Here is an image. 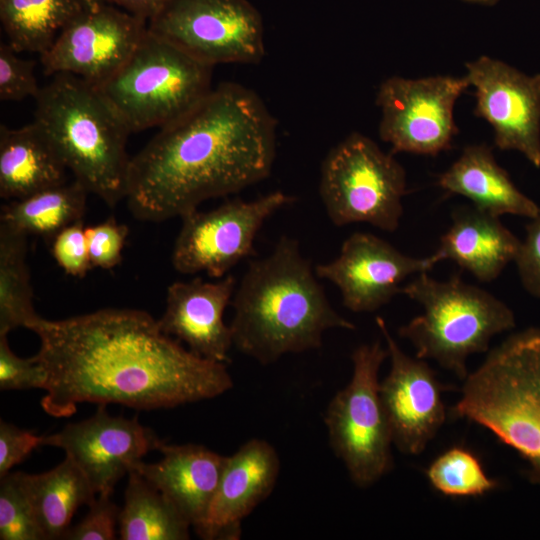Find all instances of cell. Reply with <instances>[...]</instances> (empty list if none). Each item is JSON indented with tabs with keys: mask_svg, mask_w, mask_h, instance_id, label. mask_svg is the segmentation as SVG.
Segmentation results:
<instances>
[{
	"mask_svg": "<svg viewBox=\"0 0 540 540\" xmlns=\"http://www.w3.org/2000/svg\"><path fill=\"white\" fill-rule=\"evenodd\" d=\"M45 380L46 373L34 357H18L9 347L7 335H0V390L42 389Z\"/></svg>",
	"mask_w": 540,
	"mask_h": 540,
	"instance_id": "35",
	"label": "cell"
},
{
	"mask_svg": "<svg viewBox=\"0 0 540 540\" xmlns=\"http://www.w3.org/2000/svg\"><path fill=\"white\" fill-rule=\"evenodd\" d=\"M469 86L465 76L387 78L376 96L380 138L391 145L392 153L435 156L448 150L458 132L454 106Z\"/></svg>",
	"mask_w": 540,
	"mask_h": 540,
	"instance_id": "12",
	"label": "cell"
},
{
	"mask_svg": "<svg viewBox=\"0 0 540 540\" xmlns=\"http://www.w3.org/2000/svg\"><path fill=\"white\" fill-rule=\"evenodd\" d=\"M294 198L273 191L252 201L227 200L209 211L195 210L182 219L171 263L181 274L206 273L220 279L254 255V242L264 222Z\"/></svg>",
	"mask_w": 540,
	"mask_h": 540,
	"instance_id": "11",
	"label": "cell"
},
{
	"mask_svg": "<svg viewBox=\"0 0 540 540\" xmlns=\"http://www.w3.org/2000/svg\"><path fill=\"white\" fill-rule=\"evenodd\" d=\"M523 288L540 298V209L526 226V235L514 261Z\"/></svg>",
	"mask_w": 540,
	"mask_h": 540,
	"instance_id": "36",
	"label": "cell"
},
{
	"mask_svg": "<svg viewBox=\"0 0 540 540\" xmlns=\"http://www.w3.org/2000/svg\"><path fill=\"white\" fill-rule=\"evenodd\" d=\"M437 184L446 192L466 197L478 210L497 217L516 215L531 219L540 209L516 187L484 144L467 146L439 176Z\"/></svg>",
	"mask_w": 540,
	"mask_h": 540,
	"instance_id": "22",
	"label": "cell"
},
{
	"mask_svg": "<svg viewBox=\"0 0 540 540\" xmlns=\"http://www.w3.org/2000/svg\"><path fill=\"white\" fill-rule=\"evenodd\" d=\"M434 490L451 498L483 496L498 487L480 459L469 449L453 446L438 455L426 469Z\"/></svg>",
	"mask_w": 540,
	"mask_h": 540,
	"instance_id": "29",
	"label": "cell"
},
{
	"mask_svg": "<svg viewBox=\"0 0 540 540\" xmlns=\"http://www.w3.org/2000/svg\"><path fill=\"white\" fill-rule=\"evenodd\" d=\"M275 155L276 121L261 98L221 83L131 157L125 199L139 220L182 218L266 179Z\"/></svg>",
	"mask_w": 540,
	"mask_h": 540,
	"instance_id": "2",
	"label": "cell"
},
{
	"mask_svg": "<svg viewBox=\"0 0 540 540\" xmlns=\"http://www.w3.org/2000/svg\"><path fill=\"white\" fill-rule=\"evenodd\" d=\"M191 524L160 491L132 469L119 515L121 540H187Z\"/></svg>",
	"mask_w": 540,
	"mask_h": 540,
	"instance_id": "26",
	"label": "cell"
},
{
	"mask_svg": "<svg viewBox=\"0 0 540 540\" xmlns=\"http://www.w3.org/2000/svg\"><path fill=\"white\" fill-rule=\"evenodd\" d=\"M465 77L475 88V114L493 128L496 147L518 151L540 168V73L481 56L466 63Z\"/></svg>",
	"mask_w": 540,
	"mask_h": 540,
	"instance_id": "14",
	"label": "cell"
},
{
	"mask_svg": "<svg viewBox=\"0 0 540 540\" xmlns=\"http://www.w3.org/2000/svg\"><path fill=\"white\" fill-rule=\"evenodd\" d=\"M15 475L46 540L62 539L77 509L97 497L87 477L67 456L47 472L17 471Z\"/></svg>",
	"mask_w": 540,
	"mask_h": 540,
	"instance_id": "24",
	"label": "cell"
},
{
	"mask_svg": "<svg viewBox=\"0 0 540 540\" xmlns=\"http://www.w3.org/2000/svg\"><path fill=\"white\" fill-rule=\"evenodd\" d=\"M28 236L0 225V335L30 328L41 317L33 305Z\"/></svg>",
	"mask_w": 540,
	"mask_h": 540,
	"instance_id": "28",
	"label": "cell"
},
{
	"mask_svg": "<svg viewBox=\"0 0 540 540\" xmlns=\"http://www.w3.org/2000/svg\"><path fill=\"white\" fill-rule=\"evenodd\" d=\"M66 166L33 121L0 126V197L16 200L66 182Z\"/></svg>",
	"mask_w": 540,
	"mask_h": 540,
	"instance_id": "23",
	"label": "cell"
},
{
	"mask_svg": "<svg viewBox=\"0 0 540 540\" xmlns=\"http://www.w3.org/2000/svg\"><path fill=\"white\" fill-rule=\"evenodd\" d=\"M452 222L432 254L435 260H451L480 282L498 278L515 261L521 240L499 217L473 207H458Z\"/></svg>",
	"mask_w": 540,
	"mask_h": 540,
	"instance_id": "21",
	"label": "cell"
},
{
	"mask_svg": "<svg viewBox=\"0 0 540 540\" xmlns=\"http://www.w3.org/2000/svg\"><path fill=\"white\" fill-rule=\"evenodd\" d=\"M30 330L40 340L33 357L46 373L41 407L56 418L71 416L84 402L165 409L212 399L233 387L225 363L186 349L142 310L40 317Z\"/></svg>",
	"mask_w": 540,
	"mask_h": 540,
	"instance_id": "1",
	"label": "cell"
},
{
	"mask_svg": "<svg viewBox=\"0 0 540 540\" xmlns=\"http://www.w3.org/2000/svg\"><path fill=\"white\" fill-rule=\"evenodd\" d=\"M169 0H109L130 14L145 20L152 19Z\"/></svg>",
	"mask_w": 540,
	"mask_h": 540,
	"instance_id": "38",
	"label": "cell"
},
{
	"mask_svg": "<svg viewBox=\"0 0 540 540\" xmlns=\"http://www.w3.org/2000/svg\"><path fill=\"white\" fill-rule=\"evenodd\" d=\"M316 278L298 240L287 235L269 255L251 260L231 302L233 346L269 365L286 354L320 348L329 329L355 330Z\"/></svg>",
	"mask_w": 540,
	"mask_h": 540,
	"instance_id": "3",
	"label": "cell"
},
{
	"mask_svg": "<svg viewBox=\"0 0 540 540\" xmlns=\"http://www.w3.org/2000/svg\"><path fill=\"white\" fill-rule=\"evenodd\" d=\"M99 404L95 414L44 435L42 445L62 449L98 494L111 495L119 480L162 443L137 417L113 416Z\"/></svg>",
	"mask_w": 540,
	"mask_h": 540,
	"instance_id": "16",
	"label": "cell"
},
{
	"mask_svg": "<svg viewBox=\"0 0 540 540\" xmlns=\"http://www.w3.org/2000/svg\"><path fill=\"white\" fill-rule=\"evenodd\" d=\"M406 186V172L393 155L357 132L334 146L321 165L319 195L328 218L338 227L367 223L396 231Z\"/></svg>",
	"mask_w": 540,
	"mask_h": 540,
	"instance_id": "8",
	"label": "cell"
},
{
	"mask_svg": "<svg viewBox=\"0 0 540 540\" xmlns=\"http://www.w3.org/2000/svg\"><path fill=\"white\" fill-rule=\"evenodd\" d=\"M163 457L138 462L133 469L160 491L197 530L204 522L226 464L227 456L198 444L159 445Z\"/></svg>",
	"mask_w": 540,
	"mask_h": 540,
	"instance_id": "20",
	"label": "cell"
},
{
	"mask_svg": "<svg viewBox=\"0 0 540 540\" xmlns=\"http://www.w3.org/2000/svg\"><path fill=\"white\" fill-rule=\"evenodd\" d=\"M390 370L379 384L381 402L393 444L402 453L419 455L444 424L447 412L442 394L449 389L425 359L407 355L391 335L386 321L376 317Z\"/></svg>",
	"mask_w": 540,
	"mask_h": 540,
	"instance_id": "15",
	"label": "cell"
},
{
	"mask_svg": "<svg viewBox=\"0 0 540 540\" xmlns=\"http://www.w3.org/2000/svg\"><path fill=\"white\" fill-rule=\"evenodd\" d=\"M450 414L514 449L529 464V480L540 486V328L515 333L491 350L463 380Z\"/></svg>",
	"mask_w": 540,
	"mask_h": 540,
	"instance_id": "5",
	"label": "cell"
},
{
	"mask_svg": "<svg viewBox=\"0 0 540 540\" xmlns=\"http://www.w3.org/2000/svg\"><path fill=\"white\" fill-rule=\"evenodd\" d=\"M83 220L73 223L51 240V254L58 266L68 275L83 278L91 270Z\"/></svg>",
	"mask_w": 540,
	"mask_h": 540,
	"instance_id": "33",
	"label": "cell"
},
{
	"mask_svg": "<svg viewBox=\"0 0 540 540\" xmlns=\"http://www.w3.org/2000/svg\"><path fill=\"white\" fill-rule=\"evenodd\" d=\"M88 191L76 181L59 184L1 207L0 225L26 236L47 240L67 226L82 221Z\"/></svg>",
	"mask_w": 540,
	"mask_h": 540,
	"instance_id": "25",
	"label": "cell"
},
{
	"mask_svg": "<svg viewBox=\"0 0 540 540\" xmlns=\"http://www.w3.org/2000/svg\"><path fill=\"white\" fill-rule=\"evenodd\" d=\"M148 29L212 67L265 54L263 20L249 0H169Z\"/></svg>",
	"mask_w": 540,
	"mask_h": 540,
	"instance_id": "10",
	"label": "cell"
},
{
	"mask_svg": "<svg viewBox=\"0 0 540 540\" xmlns=\"http://www.w3.org/2000/svg\"><path fill=\"white\" fill-rule=\"evenodd\" d=\"M0 479V539L46 540L15 472Z\"/></svg>",
	"mask_w": 540,
	"mask_h": 540,
	"instance_id": "30",
	"label": "cell"
},
{
	"mask_svg": "<svg viewBox=\"0 0 540 540\" xmlns=\"http://www.w3.org/2000/svg\"><path fill=\"white\" fill-rule=\"evenodd\" d=\"M8 43L0 45V100L22 101L40 92L34 73L35 63L17 55Z\"/></svg>",
	"mask_w": 540,
	"mask_h": 540,
	"instance_id": "31",
	"label": "cell"
},
{
	"mask_svg": "<svg viewBox=\"0 0 540 540\" xmlns=\"http://www.w3.org/2000/svg\"><path fill=\"white\" fill-rule=\"evenodd\" d=\"M468 3L479 4L484 6L496 5L500 0H463Z\"/></svg>",
	"mask_w": 540,
	"mask_h": 540,
	"instance_id": "39",
	"label": "cell"
},
{
	"mask_svg": "<svg viewBox=\"0 0 540 540\" xmlns=\"http://www.w3.org/2000/svg\"><path fill=\"white\" fill-rule=\"evenodd\" d=\"M87 6L92 7L102 3H109V0H83Z\"/></svg>",
	"mask_w": 540,
	"mask_h": 540,
	"instance_id": "40",
	"label": "cell"
},
{
	"mask_svg": "<svg viewBox=\"0 0 540 540\" xmlns=\"http://www.w3.org/2000/svg\"><path fill=\"white\" fill-rule=\"evenodd\" d=\"M85 517L70 526L63 535L65 540H113L119 524L120 508L111 500V495L98 494L88 505Z\"/></svg>",
	"mask_w": 540,
	"mask_h": 540,
	"instance_id": "34",
	"label": "cell"
},
{
	"mask_svg": "<svg viewBox=\"0 0 540 540\" xmlns=\"http://www.w3.org/2000/svg\"><path fill=\"white\" fill-rule=\"evenodd\" d=\"M86 7L83 0H0V19L16 52L42 55Z\"/></svg>",
	"mask_w": 540,
	"mask_h": 540,
	"instance_id": "27",
	"label": "cell"
},
{
	"mask_svg": "<svg viewBox=\"0 0 540 540\" xmlns=\"http://www.w3.org/2000/svg\"><path fill=\"white\" fill-rule=\"evenodd\" d=\"M436 264L433 255L415 258L374 234L355 232L344 240L339 255L318 264L315 273L339 289L347 309L361 313L388 304L401 293L408 276L428 272Z\"/></svg>",
	"mask_w": 540,
	"mask_h": 540,
	"instance_id": "17",
	"label": "cell"
},
{
	"mask_svg": "<svg viewBox=\"0 0 540 540\" xmlns=\"http://www.w3.org/2000/svg\"><path fill=\"white\" fill-rule=\"evenodd\" d=\"M44 435L23 430L14 424L0 420V478L24 461L31 452L42 446Z\"/></svg>",
	"mask_w": 540,
	"mask_h": 540,
	"instance_id": "37",
	"label": "cell"
},
{
	"mask_svg": "<svg viewBox=\"0 0 540 540\" xmlns=\"http://www.w3.org/2000/svg\"><path fill=\"white\" fill-rule=\"evenodd\" d=\"M388 358L379 341L358 346L351 355L353 373L327 406L329 442L352 482L366 488L393 467L389 423L379 394V370Z\"/></svg>",
	"mask_w": 540,
	"mask_h": 540,
	"instance_id": "9",
	"label": "cell"
},
{
	"mask_svg": "<svg viewBox=\"0 0 540 540\" xmlns=\"http://www.w3.org/2000/svg\"><path fill=\"white\" fill-rule=\"evenodd\" d=\"M148 23L111 3L86 7L40 55L46 75L69 74L98 86L131 56Z\"/></svg>",
	"mask_w": 540,
	"mask_h": 540,
	"instance_id": "13",
	"label": "cell"
},
{
	"mask_svg": "<svg viewBox=\"0 0 540 540\" xmlns=\"http://www.w3.org/2000/svg\"><path fill=\"white\" fill-rule=\"evenodd\" d=\"M280 471L275 448L253 438L227 456L216 494L202 525L195 530L206 540H236L242 521L273 491Z\"/></svg>",
	"mask_w": 540,
	"mask_h": 540,
	"instance_id": "19",
	"label": "cell"
},
{
	"mask_svg": "<svg viewBox=\"0 0 540 540\" xmlns=\"http://www.w3.org/2000/svg\"><path fill=\"white\" fill-rule=\"evenodd\" d=\"M212 68L147 29L122 67L96 87L135 133L194 108L212 89Z\"/></svg>",
	"mask_w": 540,
	"mask_h": 540,
	"instance_id": "7",
	"label": "cell"
},
{
	"mask_svg": "<svg viewBox=\"0 0 540 540\" xmlns=\"http://www.w3.org/2000/svg\"><path fill=\"white\" fill-rule=\"evenodd\" d=\"M129 229L114 217L85 227V237L93 268L110 270L122 260Z\"/></svg>",
	"mask_w": 540,
	"mask_h": 540,
	"instance_id": "32",
	"label": "cell"
},
{
	"mask_svg": "<svg viewBox=\"0 0 540 540\" xmlns=\"http://www.w3.org/2000/svg\"><path fill=\"white\" fill-rule=\"evenodd\" d=\"M236 286L230 274L215 282L200 277L173 282L167 288L165 310L158 319L161 330L184 342L193 353L226 364L233 338L224 313Z\"/></svg>",
	"mask_w": 540,
	"mask_h": 540,
	"instance_id": "18",
	"label": "cell"
},
{
	"mask_svg": "<svg viewBox=\"0 0 540 540\" xmlns=\"http://www.w3.org/2000/svg\"><path fill=\"white\" fill-rule=\"evenodd\" d=\"M401 293L423 307V313L398 329L416 350L460 380L468 375L470 355L486 352L493 336L515 326L512 309L490 292L455 276L438 281L428 272L402 286Z\"/></svg>",
	"mask_w": 540,
	"mask_h": 540,
	"instance_id": "6",
	"label": "cell"
},
{
	"mask_svg": "<svg viewBox=\"0 0 540 540\" xmlns=\"http://www.w3.org/2000/svg\"><path fill=\"white\" fill-rule=\"evenodd\" d=\"M34 99V122L74 179L110 207L126 198L131 133L99 89L57 74Z\"/></svg>",
	"mask_w": 540,
	"mask_h": 540,
	"instance_id": "4",
	"label": "cell"
}]
</instances>
